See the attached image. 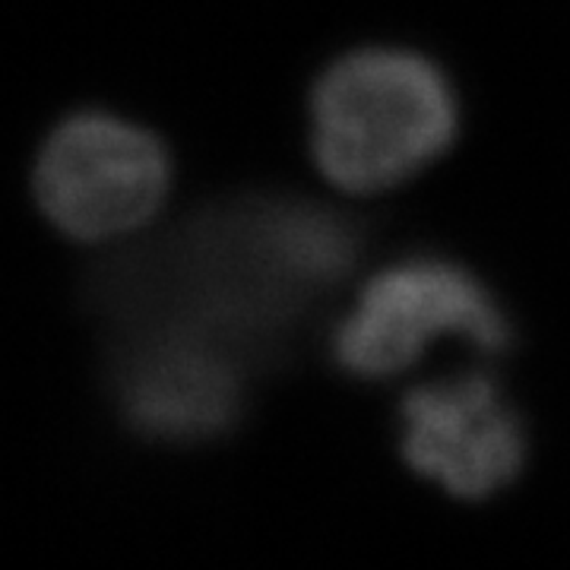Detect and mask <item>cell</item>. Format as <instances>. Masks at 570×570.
<instances>
[{"label":"cell","instance_id":"cell-2","mask_svg":"<svg viewBox=\"0 0 570 570\" xmlns=\"http://www.w3.org/2000/svg\"><path fill=\"white\" fill-rule=\"evenodd\" d=\"M311 156L346 194H387L448 153L456 92L438 63L406 48H362L333 61L311 92Z\"/></svg>","mask_w":570,"mask_h":570},{"label":"cell","instance_id":"cell-4","mask_svg":"<svg viewBox=\"0 0 570 570\" xmlns=\"http://www.w3.org/2000/svg\"><path fill=\"white\" fill-rule=\"evenodd\" d=\"M171 159L156 134L108 111H77L41 142L32 194L41 216L82 245H127L163 213Z\"/></svg>","mask_w":570,"mask_h":570},{"label":"cell","instance_id":"cell-6","mask_svg":"<svg viewBox=\"0 0 570 570\" xmlns=\"http://www.w3.org/2000/svg\"><path fill=\"white\" fill-rule=\"evenodd\" d=\"M400 450L448 494L482 501L520 475L527 431L491 374L463 371L409 390L400 403Z\"/></svg>","mask_w":570,"mask_h":570},{"label":"cell","instance_id":"cell-1","mask_svg":"<svg viewBox=\"0 0 570 570\" xmlns=\"http://www.w3.org/2000/svg\"><path fill=\"white\" fill-rule=\"evenodd\" d=\"M355 261L358 232L340 213L305 200H261L121 250L92 276L89 305L108 336L181 326L245 358Z\"/></svg>","mask_w":570,"mask_h":570},{"label":"cell","instance_id":"cell-5","mask_svg":"<svg viewBox=\"0 0 570 570\" xmlns=\"http://www.w3.org/2000/svg\"><path fill=\"white\" fill-rule=\"evenodd\" d=\"M108 374L124 422L153 441H209L242 415L245 358L194 330L142 326L111 336Z\"/></svg>","mask_w":570,"mask_h":570},{"label":"cell","instance_id":"cell-3","mask_svg":"<svg viewBox=\"0 0 570 570\" xmlns=\"http://www.w3.org/2000/svg\"><path fill=\"white\" fill-rule=\"evenodd\" d=\"M441 343L498 355L510 321L472 269L425 254L377 269L330 333L333 362L362 381L396 377Z\"/></svg>","mask_w":570,"mask_h":570}]
</instances>
